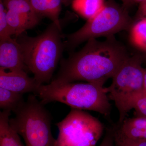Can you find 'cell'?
<instances>
[{
    "instance_id": "6da1fadb",
    "label": "cell",
    "mask_w": 146,
    "mask_h": 146,
    "mask_svg": "<svg viewBox=\"0 0 146 146\" xmlns=\"http://www.w3.org/2000/svg\"><path fill=\"white\" fill-rule=\"evenodd\" d=\"M106 38L104 41L89 39L81 50L61 58L58 72L50 83L84 81L104 84L112 78L130 55L114 35Z\"/></svg>"
},
{
    "instance_id": "7a4b0ae2",
    "label": "cell",
    "mask_w": 146,
    "mask_h": 146,
    "mask_svg": "<svg viewBox=\"0 0 146 146\" xmlns=\"http://www.w3.org/2000/svg\"><path fill=\"white\" fill-rule=\"evenodd\" d=\"M63 36L62 24L54 22L38 36H29L25 31L16 36L27 69L33 74L39 86L50 82L65 50Z\"/></svg>"
},
{
    "instance_id": "3957f363",
    "label": "cell",
    "mask_w": 146,
    "mask_h": 146,
    "mask_svg": "<svg viewBox=\"0 0 146 146\" xmlns=\"http://www.w3.org/2000/svg\"><path fill=\"white\" fill-rule=\"evenodd\" d=\"M33 94L44 104L57 102L72 109L98 112L107 118L111 114L110 100L103 83H50L41 85Z\"/></svg>"
},
{
    "instance_id": "277c9868",
    "label": "cell",
    "mask_w": 146,
    "mask_h": 146,
    "mask_svg": "<svg viewBox=\"0 0 146 146\" xmlns=\"http://www.w3.org/2000/svg\"><path fill=\"white\" fill-rule=\"evenodd\" d=\"M134 23L128 9L115 0H108L98 13L87 20L75 32L63 35L65 50L70 52L82 43L91 39L114 35L123 31H129Z\"/></svg>"
},
{
    "instance_id": "5b68a950",
    "label": "cell",
    "mask_w": 146,
    "mask_h": 146,
    "mask_svg": "<svg viewBox=\"0 0 146 146\" xmlns=\"http://www.w3.org/2000/svg\"><path fill=\"white\" fill-rule=\"evenodd\" d=\"M44 105L34 94L29 95L9 119L11 127L23 139L25 146H55L51 130V117Z\"/></svg>"
},
{
    "instance_id": "8992f818",
    "label": "cell",
    "mask_w": 146,
    "mask_h": 146,
    "mask_svg": "<svg viewBox=\"0 0 146 146\" xmlns=\"http://www.w3.org/2000/svg\"><path fill=\"white\" fill-rule=\"evenodd\" d=\"M143 63L141 54L130 56L112 77L110 86L105 87L119 112L117 123L127 118L136 99L144 93Z\"/></svg>"
},
{
    "instance_id": "52a82bcc",
    "label": "cell",
    "mask_w": 146,
    "mask_h": 146,
    "mask_svg": "<svg viewBox=\"0 0 146 146\" xmlns=\"http://www.w3.org/2000/svg\"><path fill=\"white\" fill-rule=\"evenodd\" d=\"M56 125L59 132L55 146H96L104 129L98 119L76 109L71 110Z\"/></svg>"
},
{
    "instance_id": "ba28073f",
    "label": "cell",
    "mask_w": 146,
    "mask_h": 146,
    "mask_svg": "<svg viewBox=\"0 0 146 146\" xmlns=\"http://www.w3.org/2000/svg\"><path fill=\"white\" fill-rule=\"evenodd\" d=\"M39 87L34 78L23 70H6L0 68V87L24 94L35 93Z\"/></svg>"
},
{
    "instance_id": "9c48e42d",
    "label": "cell",
    "mask_w": 146,
    "mask_h": 146,
    "mask_svg": "<svg viewBox=\"0 0 146 146\" xmlns=\"http://www.w3.org/2000/svg\"><path fill=\"white\" fill-rule=\"evenodd\" d=\"M0 68L7 70L27 69L20 44L16 38L0 39Z\"/></svg>"
},
{
    "instance_id": "30bf717a",
    "label": "cell",
    "mask_w": 146,
    "mask_h": 146,
    "mask_svg": "<svg viewBox=\"0 0 146 146\" xmlns=\"http://www.w3.org/2000/svg\"><path fill=\"white\" fill-rule=\"evenodd\" d=\"M114 136L134 141H146V117L134 116L113 126Z\"/></svg>"
},
{
    "instance_id": "8fae6325",
    "label": "cell",
    "mask_w": 146,
    "mask_h": 146,
    "mask_svg": "<svg viewBox=\"0 0 146 146\" xmlns=\"http://www.w3.org/2000/svg\"><path fill=\"white\" fill-rule=\"evenodd\" d=\"M32 8L39 18H47L60 24L62 0H29Z\"/></svg>"
},
{
    "instance_id": "7c38bea8",
    "label": "cell",
    "mask_w": 146,
    "mask_h": 146,
    "mask_svg": "<svg viewBox=\"0 0 146 146\" xmlns=\"http://www.w3.org/2000/svg\"><path fill=\"white\" fill-rule=\"evenodd\" d=\"M11 112L3 110L0 112V146H24L20 136L9 124Z\"/></svg>"
},
{
    "instance_id": "4fadbf2b",
    "label": "cell",
    "mask_w": 146,
    "mask_h": 146,
    "mask_svg": "<svg viewBox=\"0 0 146 146\" xmlns=\"http://www.w3.org/2000/svg\"><path fill=\"white\" fill-rule=\"evenodd\" d=\"M7 19L11 36H18L38 24L25 16L7 10Z\"/></svg>"
},
{
    "instance_id": "5bb4252c",
    "label": "cell",
    "mask_w": 146,
    "mask_h": 146,
    "mask_svg": "<svg viewBox=\"0 0 146 146\" xmlns=\"http://www.w3.org/2000/svg\"><path fill=\"white\" fill-rule=\"evenodd\" d=\"M105 0H73L74 10L87 20L99 13L105 5Z\"/></svg>"
},
{
    "instance_id": "9a60e30c",
    "label": "cell",
    "mask_w": 146,
    "mask_h": 146,
    "mask_svg": "<svg viewBox=\"0 0 146 146\" xmlns=\"http://www.w3.org/2000/svg\"><path fill=\"white\" fill-rule=\"evenodd\" d=\"M23 94L0 87V108L14 113L25 103Z\"/></svg>"
},
{
    "instance_id": "2e32d148",
    "label": "cell",
    "mask_w": 146,
    "mask_h": 146,
    "mask_svg": "<svg viewBox=\"0 0 146 146\" xmlns=\"http://www.w3.org/2000/svg\"><path fill=\"white\" fill-rule=\"evenodd\" d=\"M7 10L25 16L39 23L41 19L35 14L29 0H2Z\"/></svg>"
},
{
    "instance_id": "e0dca14e",
    "label": "cell",
    "mask_w": 146,
    "mask_h": 146,
    "mask_svg": "<svg viewBox=\"0 0 146 146\" xmlns=\"http://www.w3.org/2000/svg\"><path fill=\"white\" fill-rule=\"evenodd\" d=\"M131 44L143 52H146V18L134 22L129 30Z\"/></svg>"
},
{
    "instance_id": "ac0fdd59",
    "label": "cell",
    "mask_w": 146,
    "mask_h": 146,
    "mask_svg": "<svg viewBox=\"0 0 146 146\" xmlns=\"http://www.w3.org/2000/svg\"><path fill=\"white\" fill-rule=\"evenodd\" d=\"M7 9L4 5L2 0H0V39L11 36L7 19Z\"/></svg>"
},
{
    "instance_id": "d6986e66",
    "label": "cell",
    "mask_w": 146,
    "mask_h": 146,
    "mask_svg": "<svg viewBox=\"0 0 146 146\" xmlns=\"http://www.w3.org/2000/svg\"><path fill=\"white\" fill-rule=\"evenodd\" d=\"M132 109L135 110V116L146 117V94L143 93L133 104Z\"/></svg>"
},
{
    "instance_id": "ffe728a7",
    "label": "cell",
    "mask_w": 146,
    "mask_h": 146,
    "mask_svg": "<svg viewBox=\"0 0 146 146\" xmlns=\"http://www.w3.org/2000/svg\"><path fill=\"white\" fill-rule=\"evenodd\" d=\"M116 146H146V141H134L114 136Z\"/></svg>"
},
{
    "instance_id": "44dd1931",
    "label": "cell",
    "mask_w": 146,
    "mask_h": 146,
    "mask_svg": "<svg viewBox=\"0 0 146 146\" xmlns=\"http://www.w3.org/2000/svg\"><path fill=\"white\" fill-rule=\"evenodd\" d=\"M115 144L113 127L108 128L104 138L99 146H114Z\"/></svg>"
},
{
    "instance_id": "7402d4cb",
    "label": "cell",
    "mask_w": 146,
    "mask_h": 146,
    "mask_svg": "<svg viewBox=\"0 0 146 146\" xmlns=\"http://www.w3.org/2000/svg\"><path fill=\"white\" fill-rule=\"evenodd\" d=\"M139 4L138 11L136 12L134 22L143 18H146V0L141 2Z\"/></svg>"
},
{
    "instance_id": "603a6c76",
    "label": "cell",
    "mask_w": 146,
    "mask_h": 146,
    "mask_svg": "<svg viewBox=\"0 0 146 146\" xmlns=\"http://www.w3.org/2000/svg\"><path fill=\"white\" fill-rule=\"evenodd\" d=\"M123 3V5L126 8L129 9V7H131L133 5L135 4L133 0H120Z\"/></svg>"
},
{
    "instance_id": "cb8c5ba5",
    "label": "cell",
    "mask_w": 146,
    "mask_h": 146,
    "mask_svg": "<svg viewBox=\"0 0 146 146\" xmlns=\"http://www.w3.org/2000/svg\"><path fill=\"white\" fill-rule=\"evenodd\" d=\"M143 90L146 94V68H144Z\"/></svg>"
},
{
    "instance_id": "d4e9b609",
    "label": "cell",
    "mask_w": 146,
    "mask_h": 146,
    "mask_svg": "<svg viewBox=\"0 0 146 146\" xmlns=\"http://www.w3.org/2000/svg\"><path fill=\"white\" fill-rule=\"evenodd\" d=\"M73 0H62V3L65 6H68L71 4Z\"/></svg>"
},
{
    "instance_id": "484cf974",
    "label": "cell",
    "mask_w": 146,
    "mask_h": 146,
    "mask_svg": "<svg viewBox=\"0 0 146 146\" xmlns=\"http://www.w3.org/2000/svg\"><path fill=\"white\" fill-rule=\"evenodd\" d=\"M142 58H143V63H146V52H143L141 54Z\"/></svg>"
},
{
    "instance_id": "4316f807",
    "label": "cell",
    "mask_w": 146,
    "mask_h": 146,
    "mask_svg": "<svg viewBox=\"0 0 146 146\" xmlns=\"http://www.w3.org/2000/svg\"><path fill=\"white\" fill-rule=\"evenodd\" d=\"M133 1L135 4L137 3H141V2L143 1H145V0H133Z\"/></svg>"
}]
</instances>
